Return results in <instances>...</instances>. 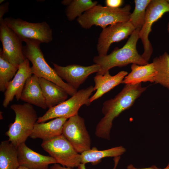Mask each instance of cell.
Returning a JSON list of instances; mask_svg holds the SVG:
<instances>
[{
	"mask_svg": "<svg viewBox=\"0 0 169 169\" xmlns=\"http://www.w3.org/2000/svg\"><path fill=\"white\" fill-rule=\"evenodd\" d=\"M146 89V87H142L141 83L125 84L122 90L114 98L105 101L102 108L104 116L95 128V134L96 136L110 140L114 119L122 112L130 108Z\"/></svg>",
	"mask_w": 169,
	"mask_h": 169,
	"instance_id": "obj_1",
	"label": "cell"
},
{
	"mask_svg": "<svg viewBox=\"0 0 169 169\" xmlns=\"http://www.w3.org/2000/svg\"><path fill=\"white\" fill-rule=\"evenodd\" d=\"M140 30L135 29L121 48L115 49L105 56L98 55L94 57L93 62L100 67L96 74L103 75L113 67H123L130 64L143 65L148 63L138 54L136 49Z\"/></svg>",
	"mask_w": 169,
	"mask_h": 169,
	"instance_id": "obj_2",
	"label": "cell"
},
{
	"mask_svg": "<svg viewBox=\"0 0 169 169\" xmlns=\"http://www.w3.org/2000/svg\"><path fill=\"white\" fill-rule=\"evenodd\" d=\"M23 42L26 44L23 48V54L32 64L31 70L33 74L54 83L71 96L76 93L77 90L64 82L47 63L40 49V42L28 39H24Z\"/></svg>",
	"mask_w": 169,
	"mask_h": 169,
	"instance_id": "obj_3",
	"label": "cell"
},
{
	"mask_svg": "<svg viewBox=\"0 0 169 169\" xmlns=\"http://www.w3.org/2000/svg\"><path fill=\"white\" fill-rule=\"evenodd\" d=\"M131 10L129 4L116 8L97 4L84 12L77 20L85 29H90L94 25L104 29L109 25L129 21Z\"/></svg>",
	"mask_w": 169,
	"mask_h": 169,
	"instance_id": "obj_4",
	"label": "cell"
},
{
	"mask_svg": "<svg viewBox=\"0 0 169 169\" xmlns=\"http://www.w3.org/2000/svg\"><path fill=\"white\" fill-rule=\"evenodd\" d=\"M10 107L15 113V119L9 124L5 135L10 142L18 147L25 143L30 136L38 117L33 105L30 104H14Z\"/></svg>",
	"mask_w": 169,
	"mask_h": 169,
	"instance_id": "obj_5",
	"label": "cell"
},
{
	"mask_svg": "<svg viewBox=\"0 0 169 169\" xmlns=\"http://www.w3.org/2000/svg\"><path fill=\"white\" fill-rule=\"evenodd\" d=\"M94 91V87L90 85L77 91L69 99L49 108L43 116L38 117L37 123L45 122L57 118L69 119L78 114V111L82 106L90 105V96Z\"/></svg>",
	"mask_w": 169,
	"mask_h": 169,
	"instance_id": "obj_6",
	"label": "cell"
},
{
	"mask_svg": "<svg viewBox=\"0 0 169 169\" xmlns=\"http://www.w3.org/2000/svg\"><path fill=\"white\" fill-rule=\"evenodd\" d=\"M3 20L22 42L24 39H28L49 43L53 40L52 29L45 21L32 23L11 17L5 18Z\"/></svg>",
	"mask_w": 169,
	"mask_h": 169,
	"instance_id": "obj_7",
	"label": "cell"
},
{
	"mask_svg": "<svg viewBox=\"0 0 169 169\" xmlns=\"http://www.w3.org/2000/svg\"><path fill=\"white\" fill-rule=\"evenodd\" d=\"M41 146L57 163L62 166L73 168L81 163L80 154L62 135L50 140L43 141Z\"/></svg>",
	"mask_w": 169,
	"mask_h": 169,
	"instance_id": "obj_8",
	"label": "cell"
},
{
	"mask_svg": "<svg viewBox=\"0 0 169 169\" xmlns=\"http://www.w3.org/2000/svg\"><path fill=\"white\" fill-rule=\"evenodd\" d=\"M167 12H169V5L166 0H152L146 8L145 22L140 31L139 37L144 49L141 56L147 62L153 52L152 47L148 38L151 26Z\"/></svg>",
	"mask_w": 169,
	"mask_h": 169,
	"instance_id": "obj_9",
	"label": "cell"
},
{
	"mask_svg": "<svg viewBox=\"0 0 169 169\" xmlns=\"http://www.w3.org/2000/svg\"><path fill=\"white\" fill-rule=\"evenodd\" d=\"M0 40L3 49L0 54L8 61L19 67L26 59L23 53L22 41L4 22L0 19Z\"/></svg>",
	"mask_w": 169,
	"mask_h": 169,
	"instance_id": "obj_10",
	"label": "cell"
},
{
	"mask_svg": "<svg viewBox=\"0 0 169 169\" xmlns=\"http://www.w3.org/2000/svg\"><path fill=\"white\" fill-rule=\"evenodd\" d=\"M62 134L79 153L91 149L90 137L84 120L78 114L67 120L64 125Z\"/></svg>",
	"mask_w": 169,
	"mask_h": 169,
	"instance_id": "obj_11",
	"label": "cell"
},
{
	"mask_svg": "<svg viewBox=\"0 0 169 169\" xmlns=\"http://www.w3.org/2000/svg\"><path fill=\"white\" fill-rule=\"evenodd\" d=\"M135 30L129 21L116 23L103 29L99 36L96 45L98 55H107L112 44L127 38Z\"/></svg>",
	"mask_w": 169,
	"mask_h": 169,
	"instance_id": "obj_12",
	"label": "cell"
},
{
	"mask_svg": "<svg viewBox=\"0 0 169 169\" xmlns=\"http://www.w3.org/2000/svg\"><path fill=\"white\" fill-rule=\"evenodd\" d=\"M54 69L57 75L71 87L77 90L91 74L97 73L99 65L95 64L88 66L72 64L65 66L52 63Z\"/></svg>",
	"mask_w": 169,
	"mask_h": 169,
	"instance_id": "obj_13",
	"label": "cell"
},
{
	"mask_svg": "<svg viewBox=\"0 0 169 169\" xmlns=\"http://www.w3.org/2000/svg\"><path fill=\"white\" fill-rule=\"evenodd\" d=\"M29 61L26 59L18 67L15 75L8 84L4 93L3 105L7 108L14 97L20 100L21 93L27 79L33 74Z\"/></svg>",
	"mask_w": 169,
	"mask_h": 169,
	"instance_id": "obj_14",
	"label": "cell"
},
{
	"mask_svg": "<svg viewBox=\"0 0 169 169\" xmlns=\"http://www.w3.org/2000/svg\"><path fill=\"white\" fill-rule=\"evenodd\" d=\"M17 147L20 166L28 169H48L49 165L57 163L52 157L34 151L27 146L25 143L20 144Z\"/></svg>",
	"mask_w": 169,
	"mask_h": 169,
	"instance_id": "obj_15",
	"label": "cell"
},
{
	"mask_svg": "<svg viewBox=\"0 0 169 169\" xmlns=\"http://www.w3.org/2000/svg\"><path fill=\"white\" fill-rule=\"evenodd\" d=\"M127 74L128 72L125 71H120L114 76L110 74L109 71L103 75L96 74L94 78L95 83L94 89V91H96L90 98V102L91 103L122 83L125 77Z\"/></svg>",
	"mask_w": 169,
	"mask_h": 169,
	"instance_id": "obj_16",
	"label": "cell"
},
{
	"mask_svg": "<svg viewBox=\"0 0 169 169\" xmlns=\"http://www.w3.org/2000/svg\"><path fill=\"white\" fill-rule=\"evenodd\" d=\"M68 119L57 118L47 122L36 123L30 136L32 139L39 138L47 141L62 134L64 125Z\"/></svg>",
	"mask_w": 169,
	"mask_h": 169,
	"instance_id": "obj_17",
	"label": "cell"
},
{
	"mask_svg": "<svg viewBox=\"0 0 169 169\" xmlns=\"http://www.w3.org/2000/svg\"><path fill=\"white\" fill-rule=\"evenodd\" d=\"M20 100L44 109L47 108L38 77L33 74L27 79L23 90Z\"/></svg>",
	"mask_w": 169,
	"mask_h": 169,
	"instance_id": "obj_18",
	"label": "cell"
},
{
	"mask_svg": "<svg viewBox=\"0 0 169 169\" xmlns=\"http://www.w3.org/2000/svg\"><path fill=\"white\" fill-rule=\"evenodd\" d=\"M131 72L124 78L122 83L136 84L142 82H154L156 71L153 63L140 65L132 64Z\"/></svg>",
	"mask_w": 169,
	"mask_h": 169,
	"instance_id": "obj_19",
	"label": "cell"
},
{
	"mask_svg": "<svg viewBox=\"0 0 169 169\" xmlns=\"http://www.w3.org/2000/svg\"><path fill=\"white\" fill-rule=\"evenodd\" d=\"M39 79L47 108L54 107L66 100L68 94L63 88L44 78Z\"/></svg>",
	"mask_w": 169,
	"mask_h": 169,
	"instance_id": "obj_20",
	"label": "cell"
},
{
	"mask_svg": "<svg viewBox=\"0 0 169 169\" xmlns=\"http://www.w3.org/2000/svg\"><path fill=\"white\" fill-rule=\"evenodd\" d=\"M126 151L125 148L122 146L102 150H99L94 147L80 154L81 163L85 164L91 163L93 165L96 164L103 158L120 156L124 154Z\"/></svg>",
	"mask_w": 169,
	"mask_h": 169,
	"instance_id": "obj_21",
	"label": "cell"
},
{
	"mask_svg": "<svg viewBox=\"0 0 169 169\" xmlns=\"http://www.w3.org/2000/svg\"><path fill=\"white\" fill-rule=\"evenodd\" d=\"M18 147L8 140L2 141L0 144V169H18Z\"/></svg>",
	"mask_w": 169,
	"mask_h": 169,
	"instance_id": "obj_22",
	"label": "cell"
},
{
	"mask_svg": "<svg viewBox=\"0 0 169 169\" xmlns=\"http://www.w3.org/2000/svg\"><path fill=\"white\" fill-rule=\"evenodd\" d=\"M152 63L156 71L154 82L169 89V54L165 52L154 58Z\"/></svg>",
	"mask_w": 169,
	"mask_h": 169,
	"instance_id": "obj_23",
	"label": "cell"
},
{
	"mask_svg": "<svg viewBox=\"0 0 169 169\" xmlns=\"http://www.w3.org/2000/svg\"><path fill=\"white\" fill-rule=\"evenodd\" d=\"M97 3L91 0H70L65 10V15L69 21H73Z\"/></svg>",
	"mask_w": 169,
	"mask_h": 169,
	"instance_id": "obj_24",
	"label": "cell"
},
{
	"mask_svg": "<svg viewBox=\"0 0 169 169\" xmlns=\"http://www.w3.org/2000/svg\"><path fill=\"white\" fill-rule=\"evenodd\" d=\"M18 67L12 64L0 54V91L5 92L16 74Z\"/></svg>",
	"mask_w": 169,
	"mask_h": 169,
	"instance_id": "obj_25",
	"label": "cell"
},
{
	"mask_svg": "<svg viewBox=\"0 0 169 169\" xmlns=\"http://www.w3.org/2000/svg\"><path fill=\"white\" fill-rule=\"evenodd\" d=\"M151 0H135V8L129 16V21L135 29H141L145 22L146 8Z\"/></svg>",
	"mask_w": 169,
	"mask_h": 169,
	"instance_id": "obj_26",
	"label": "cell"
},
{
	"mask_svg": "<svg viewBox=\"0 0 169 169\" xmlns=\"http://www.w3.org/2000/svg\"><path fill=\"white\" fill-rule=\"evenodd\" d=\"M122 0H106L105 3L107 7L112 8H119L123 4Z\"/></svg>",
	"mask_w": 169,
	"mask_h": 169,
	"instance_id": "obj_27",
	"label": "cell"
},
{
	"mask_svg": "<svg viewBox=\"0 0 169 169\" xmlns=\"http://www.w3.org/2000/svg\"><path fill=\"white\" fill-rule=\"evenodd\" d=\"M9 5L8 2L1 4L0 6V19L3 18V17L4 14L8 12Z\"/></svg>",
	"mask_w": 169,
	"mask_h": 169,
	"instance_id": "obj_28",
	"label": "cell"
},
{
	"mask_svg": "<svg viewBox=\"0 0 169 169\" xmlns=\"http://www.w3.org/2000/svg\"><path fill=\"white\" fill-rule=\"evenodd\" d=\"M126 169H161V168H159L155 165H152L151 166L142 168H136L131 164L128 165L126 168Z\"/></svg>",
	"mask_w": 169,
	"mask_h": 169,
	"instance_id": "obj_29",
	"label": "cell"
},
{
	"mask_svg": "<svg viewBox=\"0 0 169 169\" xmlns=\"http://www.w3.org/2000/svg\"><path fill=\"white\" fill-rule=\"evenodd\" d=\"M51 169H73L72 168L62 166L56 163L50 166Z\"/></svg>",
	"mask_w": 169,
	"mask_h": 169,
	"instance_id": "obj_30",
	"label": "cell"
},
{
	"mask_svg": "<svg viewBox=\"0 0 169 169\" xmlns=\"http://www.w3.org/2000/svg\"><path fill=\"white\" fill-rule=\"evenodd\" d=\"M77 169H86L85 164L81 163L77 167Z\"/></svg>",
	"mask_w": 169,
	"mask_h": 169,
	"instance_id": "obj_31",
	"label": "cell"
},
{
	"mask_svg": "<svg viewBox=\"0 0 169 169\" xmlns=\"http://www.w3.org/2000/svg\"><path fill=\"white\" fill-rule=\"evenodd\" d=\"M18 169H28L27 168H26L22 166H19V167H18ZM51 169L50 168V169Z\"/></svg>",
	"mask_w": 169,
	"mask_h": 169,
	"instance_id": "obj_32",
	"label": "cell"
},
{
	"mask_svg": "<svg viewBox=\"0 0 169 169\" xmlns=\"http://www.w3.org/2000/svg\"><path fill=\"white\" fill-rule=\"evenodd\" d=\"M162 169H169V161L167 166L165 167Z\"/></svg>",
	"mask_w": 169,
	"mask_h": 169,
	"instance_id": "obj_33",
	"label": "cell"
},
{
	"mask_svg": "<svg viewBox=\"0 0 169 169\" xmlns=\"http://www.w3.org/2000/svg\"><path fill=\"white\" fill-rule=\"evenodd\" d=\"M167 30L168 31V32L169 33V21L168 22L167 24Z\"/></svg>",
	"mask_w": 169,
	"mask_h": 169,
	"instance_id": "obj_34",
	"label": "cell"
},
{
	"mask_svg": "<svg viewBox=\"0 0 169 169\" xmlns=\"http://www.w3.org/2000/svg\"><path fill=\"white\" fill-rule=\"evenodd\" d=\"M5 1L4 0H0V4H1L3 2Z\"/></svg>",
	"mask_w": 169,
	"mask_h": 169,
	"instance_id": "obj_35",
	"label": "cell"
},
{
	"mask_svg": "<svg viewBox=\"0 0 169 169\" xmlns=\"http://www.w3.org/2000/svg\"><path fill=\"white\" fill-rule=\"evenodd\" d=\"M167 1L169 5V0H166Z\"/></svg>",
	"mask_w": 169,
	"mask_h": 169,
	"instance_id": "obj_36",
	"label": "cell"
},
{
	"mask_svg": "<svg viewBox=\"0 0 169 169\" xmlns=\"http://www.w3.org/2000/svg\"></svg>",
	"mask_w": 169,
	"mask_h": 169,
	"instance_id": "obj_37",
	"label": "cell"
}]
</instances>
